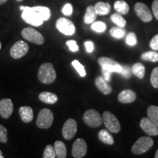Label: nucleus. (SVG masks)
I'll use <instances>...</instances> for the list:
<instances>
[{
  "instance_id": "nucleus-1",
  "label": "nucleus",
  "mask_w": 158,
  "mask_h": 158,
  "mask_svg": "<svg viewBox=\"0 0 158 158\" xmlns=\"http://www.w3.org/2000/svg\"><path fill=\"white\" fill-rule=\"evenodd\" d=\"M20 10H22L21 17L26 23L31 26L39 27L43 22L51 18V10L48 7L44 6L36 7H26L20 6Z\"/></svg>"
},
{
  "instance_id": "nucleus-2",
  "label": "nucleus",
  "mask_w": 158,
  "mask_h": 158,
  "mask_svg": "<svg viewBox=\"0 0 158 158\" xmlns=\"http://www.w3.org/2000/svg\"><path fill=\"white\" fill-rule=\"evenodd\" d=\"M56 78V73L51 63H44L40 67L38 78L40 81L44 84H50L54 81Z\"/></svg>"
},
{
  "instance_id": "nucleus-3",
  "label": "nucleus",
  "mask_w": 158,
  "mask_h": 158,
  "mask_svg": "<svg viewBox=\"0 0 158 158\" xmlns=\"http://www.w3.org/2000/svg\"><path fill=\"white\" fill-rule=\"evenodd\" d=\"M154 144V141L152 138L147 136H143V137L139 138L135 142L132 147L131 151L134 155H141L147 152L152 147Z\"/></svg>"
},
{
  "instance_id": "nucleus-4",
  "label": "nucleus",
  "mask_w": 158,
  "mask_h": 158,
  "mask_svg": "<svg viewBox=\"0 0 158 158\" xmlns=\"http://www.w3.org/2000/svg\"><path fill=\"white\" fill-rule=\"evenodd\" d=\"M54 122V114L50 109L43 108L39 112L37 117V126L42 129H48Z\"/></svg>"
},
{
  "instance_id": "nucleus-5",
  "label": "nucleus",
  "mask_w": 158,
  "mask_h": 158,
  "mask_svg": "<svg viewBox=\"0 0 158 158\" xmlns=\"http://www.w3.org/2000/svg\"><path fill=\"white\" fill-rule=\"evenodd\" d=\"M102 121L105 126L109 132L113 133H118L121 130V125L117 118L111 112L105 111L102 114Z\"/></svg>"
},
{
  "instance_id": "nucleus-6",
  "label": "nucleus",
  "mask_w": 158,
  "mask_h": 158,
  "mask_svg": "<svg viewBox=\"0 0 158 158\" xmlns=\"http://www.w3.org/2000/svg\"><path fill=\"white\" fill-rule=\"evenodd\" d=\"M84 123L89 127H98L102 123V116L94 109H89L85 112L83 116Z\"/></svg>"
},
{
  "instance_id": "nucleus-7",
  "label": "nucleus",
  "mask_w": 158,
  "mask_h": 158,
  "mask_svg": "<svg viewBox=\"0 0 158 158\" xmlns=\"http://www.w3.org/2000/svg\"><path fill=\"white\" fill-rule=\"evenodd\" d=\"M21 35L27 40L37 45H42L45 42V38L43 35L31 27L24 28L21 31Z\"/></svg>"
},
{
  "instance_id": "nucleus-8",
  "label": "nucleus",
  "mask_w": 158,
  "mask_h": 158,
  "mask_svg": "<svg viewBox=\"0 0 158 158\" xmlns=\"http://www.w3.org/2000/svg\"><path fill=\"white\" fill-rule=\"evenodd\" d=\"M98 63L102 69L107 70L111 73H120L122 70V66L119 63L108 57H100L98 59Z\"/></svg>"
},
{
  "instance_id": "nucleus-9",
  "label": "nucleus",
  "mask_w": 158,
  "mask_h": 158,
  "mask_svg": "<svg viewBox=\"0 0 158 158\" xmlns=\"http://www.w3.org/2000/svg\"><path fill=\"white\" fill-rule=\"evenodd\" d=\"M56 27L60 32L68 36L73 35L76 31L74 23L70 20L64 19V18H60L57 20Z\"/></svg>"
},
{
  "instance_id": "nucleus-10",
  "label": "nucleus",
  "mask_w": 158,
  "mask_h": 158,
  "mask_svg": "<svg viewBox=\"0 0 158 158\" xmlns=\"http://www.w3.org/2000/svg\"><path fill=\"white\" fill-rule=\"evenodd\" d=\"M134 10L138 17L143 22L148 23L152 20V14L145 4L143 2H137L134 6Z\"/></svg>"
},
{
  "instance_id": "nucleus-11",
  "label": "nucleus",
  "mask_w": 158,
  "mask_h": 158,
  "mask_svg": "<svg viewBox=\"0 0 158 158\" xmlns=\"http://www.w3.org/2000/svg\"><path fill=\"white\" fill-rule=\"evenodd\" d=\"M29 51V45L23 40H19L12 46L10 49V56L13 59H18L25 56Z\"/></svg>"
},
{
  "instance_id": "nucleus-12",
  "label": "nucleus",
  "mask_w": 158,
  "mask_h": 158,
  "mask_svg": "<svg viewBox=\"0 0 158 158\" xmlns=\"http://www.w3.org/2000/svg\"><path fill=\"white\" fill-rule=\"evenodd\" d=\"M77 132V123L73 118H68L62 127V135L66 140H70Z\"/></svg>"
},
{
  "instance_id": "nucleus-13",
  "label": "nucleus",
  "mask_w": 158,
  "mask_h": 158,
  "mask_svg": "<svg viewBox=\"0 0 158 158\" xmlns=\"http://www.w3.org/2000/svg\"><path fill=\"white\" fill-rule=\"evenodd\" d=\"M87 152V144L82 138H78L73 143L72 147V155L76 158H81L86 155Z\"/></svg>"
},
{
  "instance_id": "nucleus-14",
  "label": "nucleus",
  "mask_w": 158,
  "mask_h": 158,
  "mask_svg": "<svg viewBox=\"0 0 158 158\" xmlns=\"http://www.w3.org/2000/svg\"><path fill=\"white\" fill-rule=\"evenodd\" d=\"M140 126L141 128L149 136L158 135V127L155 124L151 122L149 118L143 117L141 119L140 122Z\"/></svg>"
},
{
  "instance_id": "nucleus-15",
  "label": "nucleus",
  "mask_w": 158,
  "mask_h": 158,
  "mask_svg": "<svg viewBox=\"0 0 158 158\" xmlns=\"http://www.w3.org/2000/svg\"><path fill=\"white\" fill-rule=\"evenodd\" d=\"M13 112V103L9 98L0 100V116L4 118L10 117Z\"/></svg>"
},
{
  "instance_id": "nucleus-16",
  "label": "nucleus",
  "mask_w": 158,
  "mask_h": 158,
  "mask_svg": "<svg viewBox=\"0 0 158 158\" xmlns=\"http://www.w3.org/2000/svg\"><path fill=\"white\" fill-rule=\"evenodd\" d=\"M136 99V94L133 90L125 89L122 91L118 95V100L122 103H131Z\"/></svg>"
},
{
  "instance_id": "nucleus-17",
  "label": "nucleus",
  "mask_w": 158,
  "mask_h": 158,
  "mask_svg": "<svg viewBox=\"0 0 158 158\" xmlns=\"http://www.w3.org/2000/svg\"><path fill=\"white\" fill-rule=\"evenodd\" d=\"M95 86L102 94H109L112 92V88L108 84L107 81H106L102 76H98L95 79Z\"/></svg>"
},
{
  "instance_id": "nucleus-18",
  "label": "nucleus",
  "mask_w": 158,
  "mask_h": 158,
  "mask_svg": "<svg viewBox=\"0 0 158 158\" xmlns=\"http://www.w3.org/2000/svg\"><path fill=\"white\" fill-rule=\"evenodd\" d=\"M19 115L21 120L26 123L31 122L34 117L32 108L29 106H21L19 108Z\"/></svg>"
},
{
  "instance_id": "nucleus-19",
  "label": "nucleus",
  "mask_w": 158,
  "mask_h": 158,
  "mask_svg": "<svg viewBox=\"0 0 158 158\" xmlns=\"http://www.w3.org/2000/svg\"><path fill=\"white\" fill-rule=\"evenodd\" d=\"M39 99L47 104H55L58 101V97L56 94L49 92H43L39 94Z\"/></svg>"
},
{
  "instance_id": "nucleus-20",
  "label": "nucleus",
  "mask_w": 158,
  "mask_h": 158,
  "mask_svg": "<svg viewBox=\"0 0 158 158\" xmlns=\"http://www.w3.org/2000/svg\"><path fill=\"white\" fill-rule=\"evenodd\" d=\"M97 14L99 15H106L110 13V5L108 2H99L94 6Z\"/></svg>"
},
{
  "instance_id": "nucleus-21",
  "label": "nucleus",
  "mask_w": 158,
  "mask_h": 158,
  "mask_svg": "<svg viewBox=\"0 0 158 158\" xmlns=\"http://www.w3.org/2000/svg\"><path fill=\"white\" fill-rule=\"evenodd\" d=\"M97 15H98V14H97L94 6H89L86 8V13L84 15V23H86V24H90V23L94 22Z\"/></svg>"
},
{
  "instance_id": "nucleus-22",
  "label": "nucleus",
  "mask_w": 158,
  "mask_h": 158,
  "mask_svg": "<svg viewBox=\"0 0 158 158\" xmlns=\"http://www.w3.org/2000/svg\"><path fill=\"white\" fill-rule=\"evenodd\" d=\"M54 148L56 153V157L65 158L67 157V149L62 141H56L54 143Z\"/></svg>"
},
{
  "instance_id": "nucleus-23",
  "label": "nucleus",
  "mask_w": 158,
  "mask_h": 158,
  "mask_svg": "<svg viewBox=\"0 0 158 158\" xmlns=\"http://www.w3.org/2000/svg\"><path fill=\"white\" fill-rule=\"evenodd\" d=\"M114 9L118 13L121 15L127 14L130 10V7L128 4L124 0H118L114 3Z\"/></svg>"
},
{
  "instance_id": "nucleus-24",
  "label": "nucleus",
  "mask_w": 158,
  "mask_h": 158,
  "mask_svg": "<svg viewBox=\"0 0 158 158\" xmlns=\"http://www.w3.org/2000/svg\"><path fill=\"white\" fill-rule=\"evenodd\" d=\"M98 138L102 143L108 145H113L114 140L113 136L106 130H101L98 133Z\"/></svg>"
},
{
  "instance_id": "nucleus-25",
  "label": "nucleus",
  "mask_w": 158,
  "mask_h": 158,
  "mask_svg": "<svg viewBox=\"0 0 158 158\" xmlns=\"http://www.w3.org/2000/svg\"><path fill=\"white\" fill-rule=\"evenodd\" d=\"M148 118L151 122L158 127V107L156 106H150L147 109Z\"/></svg>"
},
{
  "instance_id": "nucleus-26",
  "label": "nucleus",
  "mask_w": 158,
  "mask_h": 158,
  "mask_svg": "<svg viewBox=\"0 0 158 158\" xmlns=\"http://www.w3.org/2000/svg\"><path fill=\"white\" fill-rule=\"evenodd\" d=\"M132 73L138 78L142 79L145 75V67L141 63H135L132 67Z\"/></svg>"
},
{
  "instance_id": "nucleus-27",
  "label": "nucleus",
  "mask_w": 158,
  "mask_h": 158,
  "mask_svg": "<svg viewBox=\"0 0 158 158\" xmlns=\"http://www.w3.org/2000/svg\"><path fill=\"white\" fill-rule=\"evenodd\" d=\"M141 59L144 61H149L152 62H158V52L156 51H150L141 54Z\"/></svg>"
},
{
  "instance_id": "nucleus-28",
  "label": "nucleus",
  "mask_w": 158,
  "mask_h": 158,
  "mask_svg": "<svg viewBox=\"0 0 158 158\" xmlns=\"http://www.w3.org/2000/svg\"><path fill=\"white\" fill-rule=\"evenodd\" d=\"M110 34L112 37L116 39H121L124 37L126 35V30L124 29V27H115L110 29Z\"/></svg>"
},
{
  "instance_id": "nucleus-29",
  "label": "nucleus",
  "mask_w": 158,
  "mask_h": 158,
  "mask_svg": "<svg viewBox=\"0 0 158 158\" xmlns=\"http://www.w3.org/2000/svg\"><path fill=\"white\" fill-rule=\"evenodd\" d=\"M110 19L113 22L115 23L116 26L120 27H124L127 24V21L126 20L124 19L123 16L119 13H114L113 15L110 16Z\"/></svg>"
},
{
  "instance_id": "nucleus-30",
  "label": "nucleus",
  "mask_w": 158,
  "mask_h": 158,
  "mask_svg": "<svg viewBox=\"0 0 158 158\" xmlns=\"http://www.w3.org/2000/svg\"><path fill=\"white\" fill-rule=\"evenodd\" d=\"M92 29L98 33H102L106 30L107 26L102 21H96L92 23Z\"/></svg>"
},
{
  "instance_id": "nucleus-31",
  "label": "nucleus",
  "mask_w": 158,
  "mask_h": 158,
  "mask_svg": "<svg viewBox=\"0 0 158 158\" xmlns=\"http://www.w3.org/2000/svg\"><path fill=\"white\" fill-rule=\"evenodd\" d=\"M72 65L73 66V68L76 69L77 72L78 73V74L80 75V76L81 77H85L86 76V70H85V68L84 65H82L80 62H78V60H73L72 62Z\"/></svg>"
},
{
  "instance_id": "nucleus-32",
  "label": "nucleus",
  "mask_w": 158,
  "mask_h": 158,
  "mask_svg": "<svg viewBox=\"0 0 158 158\" xmlns=\"http://www.w3.org/2000/svg\"><path fill=\"white\" fill-rule=\"evenodd\" d=\"M150 82L153 87L158 89V67L153 69L150 78Z\"/></svg>"
},
{
  "instance_id": "nucleus-33",
  "label": "nucleus",
  "mask_w": 158,
  "mask_h": 158,
  "mask_svg": "<svg viewBox=\"0 0 158 158\" xmlns=\"http://www.w3.org/2000/svg\"><path fill=\"white\" fill-rule=\"evenodd\" d=\"M43 158H55L56 153H55L54 148L51 145H48L45 147L44 153L43 155Z\"/></svg>"
},
{
  "instance_id": "nucleus-34",
  "label": "nucleus",
  "mask_w": 158,
  "mask_h": 158,
  "mask_svg": "<svg viewBox=\"0 0 158 158\" xmlns=\"http://www.w3.org/2000/svg\"><path fill=\"white\" fill-rule=\"evenodd\" d=\"M126 43L130 46H133L135 45L137 43V38H136V35L134 32H130L127 35L126 37Z\"/></svg>"
},
{
  "instance_id": "nucleus-35",
  "label": "nucleus",
  "mask_w": 158,
  "mask_h": 158,
  "mask_svg": "<svg viewBox=\"0 0 158 158\" xmlns=\"http://www.w3.org/2000/svg\"><path fill=\"white\" fill-rule=\"evenodd\" d=\"M7 130L3 125L0 124V142L5 143L7 142Z\"/></svg>"
},
{
  "instance_id": "nucleus-36",
  "label": "nucleus",
  "mask_w": 158,
  "mask_h": 158,
  "mask_svg": "<svg viewBox=\"0 0 158 158\" xmlns=\"http://www.w3.org/2000/svg\"><path fill=\"white\" fill-rule=\"evenodd\" d=\"M62 13L67 16H70L73 13V6L70 3H67L62 7Z\"/></svg>"
},
{
  "instance_id": "nucleus-37",
  "label": "nucleus",
  "mask_w": 158,
  "mask_h": 158,
  "mask_svg": "<svg viewBox=\"0 0 158 158\" xmlns=\"http://www.w3.org/2000/svg\"><path fill=\"white\" fill-rule=\"evenodd\" d=\"M131 69H130L128 66L124 65V66H122V70L121 71V73H120V74L125 78H130V76H131Z\"/></svg>"
},
{
  "instance_id": "nucleus-38",
  "label": "nucleus",
  "mask_w": 158,
  "mask_h": 158,
  "mask_svg": "<svg viewBox=\"0 0 158 158\" xmlns=\"http://www.w3.org/2000/svg\"><path fill=\"white\" fill-rule=\"evenodd\" d=\"M66 44L70 48V50L73 52H76V51H78V46L77 45L76 41L75 40H68L67 41Z\"/></svg>"
},
{
  "instance_id": "nucleus-39",
  "label": "nucleus",
  "mask_w": 158,
  "mask_h": 158,
  "mask_svg": "<svg viewBox=\"0 0 158 158\" xmlns=\"http://www.w3.org/2000/svg\"><path fill=\"white\" fill-rule=\"evenodd\" d=\"M150 47L154 51H158V34L156 35L155 37L150 41Z\"/></svg>"
},
{
  "instance_id": "nucleus-40",
  "label": "nucleus",
  "mask_w": 158,
  "mask_h": 158,
  "mask_svg": "<svg viewBox=\"0 0 158 158\" xmlns=\"http://www.w3.org/2000/svg\"><path fill=\"white\" fill-rule=\"evenodd\" d=\"M152 8L153 15H155V19L158 20V0H155L152 5Z\"/></svg>"
},
{
  "instance_id": "nucleus-41",
  "label": "nucleus",
  "mask_w": 158,
  "mask_h": 158,
  "mask_svg": "<svg viewBox=\"0 0 158 158\" xmlns=\"http://www.w3.org/2000/svg\"><path fill=\"white\" fill-rule=\"evenodd\" d=\"M84 45L88 53H92V51H94V43H92V41H86V42H85Z\"/></svg>"
},
{
  "instance_id": "nucleus-42",
  "label": "nucleus",
  "mask_w": 158,
  "mask_h": 158,
  "mask_svg": "<svg viewBox=\"0 0 158 158\" xmlns=\"http://www.w3.org/2000/svg\"><path fill=\"white\" fill-rule=\"evenodd\" d=\"M102 77L106 79V81H110V76H111L112 73L107 70H105V69L102 68Z\"/></svg>"
},
{
  "instance_id": "nucleus-43",
  "label": "nucleus",
  "mask_w": 158,
  "mask_h": 158,
  "mask_svg": "<svg viewBox=\"0 0 158 158\" xmlns=\"http://www.w3.org/2000/svg\"><path fill=\"white\" fill-rule=\"evenodd\" d=\"M7 0H0V5H2V4L5 3Z\"/></svg>"
},
{
  "instance_id": "nucleus-44",
  "label": "nucleus",
  "mask_w": 158,
  "mask_h": 158,
  "mask_svg": "<svg viewBox=\"0 0 158 158\" xmlns=\"http://www.w3.org/2000/svg\"><path fill=\"white\" fill-rule=\"evenodd\" d=\"M0 158H4V155H3L2 152L1 150H0Z\"/></svg>"
},
{
  "instance_id": "nucleus-45",
  "label": "nucleus",
  "mask_w": 158,
  "mask_h": 158,
  "mask_svg": "<svg viewBox=\"0 0 158 158\" xmlns=\"http://www.w3.org/2000/svg\"><path fill=\"white\" fill-rule=\"evenodd\" d=\"M155 158H158V149L157 150V152H156L155 155Z\"/></svg>"
},
{
  "instance_id": "nucleus-46",
  "label": "nucleus",
  "mask_w": 158,
  "mask_h": 158,
  "mask_svg": "<svg viewBox=\"0 0 158 158\" xmlns=\"http://www.w3.org/2000/svg\"><path fill=\"white\" fill-rule=\"evenodd\" d=\"M1 48H2V43L0 42V50H1Z\"/></svg>"
},
{
  "instance_id": "nucleus-47",
  "label": "nucleus",
  "mask_w": 158,
  "mask_h": 158,
  "mask_svg": "<svg viewBox=\"0 0 158 158\" xmlns=\"http://www.w3.org/2000/svg\"><path fill=\"white\" fill-rule=\"evenodd\" d=\"M16 1H17V2H22L23 0H16Z\"/></svg>"
}]
</instances>
